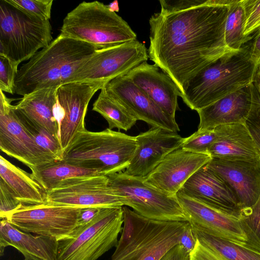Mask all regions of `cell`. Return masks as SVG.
Segmentation results:
<instances>
[{
  "instance_id": "1",
  "label": "cell",
  "mask_w": 260,
  "mask_h": 260,
  "mask_svg": "<svg viewBox=\"0 0 260 260\" xmlns=\"http://www.w3.org/2000/svg\"><path fill=\"white\" fill-rule=\"evenodd\" d=\"M235 0H160L149 20V59L183 94L189 81L226 54L224 26Z\"/></svg>"
},
{
  "instance_id": "2",
  "label": "cell",
  "mask_w": 260,
  "mask_h": 260,
  "mask_svg": "<svg viewBox=\"0 0 260 260\" xmlns=\"http://www.w3.org/2000/svg\"><path fill=\"white\" fill-rule=\"evenodd\" d=\"M96 49L89 43L59 34L20 68L15 93L23 96L69 83L80 65Z\"/></svg>"
},
{
  "instance_id": "3",
  "label": "cell",
  "mask_w": 260,
  "mask_h": 260,
  "mask_svg": "<svg viewBox=\"0 0 260 260\" xmlns=\"http://www.w3.org/2000/svg\"><path fill=\"white\" fill-rule=\"evenodd\" d=\"M258 63L252 55L251 46H243L199 72L187 83L180 97L191 110H200L251 84Z\"/></svg>"
},
{
  "instance_id": "4",
  "label": "cell",
  "mask_w": 260,
  "mask_h": 260,
  "mask_svg": "<svg viewBox=\"0 0 260 260\" xmlns=\"http://www.w3.org/2000/svg\"><path fill=\"white\" fill-rule=\"evenodd\" d=\"M136 147V136L109 128L100 132L85 129L73 139L62 160L109 176L125 170Z\"/></svg>"
},
{
  "instance_id": "5",
  "label": "cell",
  "mask_w": 260,
  "mask_h": 260,
  "mask_svg": "<svg viewBox=\"0 0 260 260\" xmlns=\"http://www.w3.org/2000/svg\"><path fill=\"white\" fill-rule=\"evenodd\" d=\"M60 35L89 43L98 49L137 40L128 23L107 5L83 2L63 20Z\"/></svg>"
},
{
  "instance_id": "6",
  "label": "cell",
  "mask_w": 260,
  "mask_h": 260,
  "mask_svg": "<svg viewBox=\"0 0 260 260\" xmlns=\"http://www.w3.org/2000/svg\"><path fill=\"white\" fill-rule=\"evenodd\" d=\"M49 20L0 1V55L19 65L53 41Z\"/></svg>"
},
{
  "instance_id": "7",
  "label": "cell",
  "mask_w": 260,
  "mask_h": 260,
  "mask_svg": "<svg viewBox=\"0 0 260 260\" xmlns=\"http://www.w3.org/2000/svg\"><path fill=\"white\" fill-rule=\"evenodd\" d=\"M122 207L101 208L86 224L58 240L57 260H97L118 243Z\"/></svg>"
},
{
  "instance_id": "8",
  "label": "cell",
  "mask_w": 260,
  "mask_h": 260,
  "mask_svg": "<svg viewBox=\"0 0 260 260\" xmlns=\"http://www.w3.org/2000/svg\"><path fill=\"white\" fill-rule=\"evenodd\" d=\"M108 185L123 206L148 219L162 221L188 222L176 196H170L151 185L144 177L123 172L109 176Z\"/></svg>"
},
{
  "instance_id": "9",
  "label": "cell",
  "mask_w": 260,
  "mask_h": 260,
  "mask_svg": "<svg viewBox=\"0 0 260 260\" xmlns=\"http://www.w3.org/2000/svg\"><path fill=\"white\" fill-rule=\"evenodd\" d=\"M148 58L145 45L137 40L98 49L80 65L70 82L98 83L104 87L114 79L126 75L147 61Z\"/></svg>"
},
{
  "instance_id": "10",
  "label": "cell",
  "mask_w": 260,
  "mask_h": 260,
  "mask_svg": "<svg viewBox=\"0 0 260 260\" xmlns=\"http://www.w3.org/2000/svg\"><path fill=\"white\" fill-rule=\"evenodd\" d=\"M81 208L45 203L22 204L5 219L23 232L58 240L68 236L76 229Z\"/></svg>"
},
{
  "instance_id": "11",
  "label": "cell",
  "mask_w": 260,
  "mask_h": 260,
  "mask_svg": "<svg viewBox=\"0 0 260 260\" xmlns=\"http://www.w3.org/2000/svg\"><path fill=\"white\" fill-rule=\"evenodd\" d=\"M45 204L73 207H123L121 199L108 185L107 176L75 177L45 191Z\"/></svg>"
},
{
  "instance_id": "12",
  "label": "cell",
  "mask_w": 260,
  "mask_h": 260,
  "mask_svg": "<svg viewBox=\"0 0 260 260\" xmlns=\"http://www.w3.org/2000/svg\"><path fill=\"white\" fill-rule=\"evenodd\" d=\"M13 100L0 90V149L30 169L55 161L36 143L22 123Z\"/></svg>"
},
{
  "instance_id": "13",
  "label": "cell",
  "mask_w": 260,
  "mask_h": 260,
  "mask_svg": "<svg viewBox=\"0 0 260 260\" xmlns=\"http://www.w3.org/2000/svg\"><path fill=\"white\" fill-rule=\"evenodd\" d=\"M103 87L102 84L88 82H72L57 87L54 113L63 152L76 135L86 129L85 118L89 103Z\"/></svg>"
},
{
  "instance_id": "14",
  "label": "cell",
  "mask_w": 260,
  "mask_h": 260,
  "mask_svg": "<svg viewBox=\"0 0 260 260\" xmlns=\"http://www.w3.org/2000/svg\"><path fill=\"white\" fill-rule=\"evenodd\" d=\"M176 197L193 229L251 248L239 217L190 197L180 190Z\"/></svg>"
},
{
  "instance_id": "15",
  "label": "cell",
  "mask_w": 260,
  "mask_h": 260,
  "mask_svg": "<svg viewBox=\"0 0 260 260\" xmlns=\"http://www.w3.org/2000/svg\"><path fill=\"white\" fill-rule=\"evenodd\" d=\"M187 221H162L150 219L135 240L111 260H159L179 243Z\"/></svg>"
},
{
  "instance_id": "16",
  "label": "cell",
  "mask_w": 260,
  "mask_h": 260,
  "mask_svg": "<svg viewBox=\"0 0 260 260\" xmlns=\"http://www.w3.org/2000/svg\"><path fill=\"white\" fill-rule=\"evenodd\" d=\"M206 167L221 179L236 196L241 209L260 197V157L232 159L212 158Z\"/></svg>"
},
{
  "instance_id": "17",
  "label": "cell",
  "mask_w": 260,
  "mask_h": 260,
  "mask_svg": "<svg viewBox=\"0 0 260 260\" xmlns=\"http://www.w3.org/2000/svg\"><path fill=\"white\" fill-rule=\"evenodd\" d=\"M107 93L124 106L137 118L152 127L174 133L180 131L175 118L165 113L126 75L118 77L103 87Z\"/></svg>"
},
{
  "instance_id": "18",
  "label": "cell",
  "mask_w": 260,
  "mask_h": 260,
  "mask_svg": "<svg viewBox=\"0 0 260 260\" xmlns=\"http://www.w3.org/2000/svg\"><path fill=\"white\" fill-rule=\"evenodd\" d=\"M211 158L209 154L195 153L180 147L166 156L144 178L165 193L176 196L187 180Z\"/></svg>"
},
{
  "instance_id": "19",
  "label": "cell",
  "mask_w": 260,
  "mask_h": 260,
  "mask_svg": "<svg viewBox=\"0 0 260 260\" xmlns=\"http://www.w3.org/2000/svg\"><path fill=\"white\" fill-rule=\"evenodd\" d=\"M136 138L135 152L123 172L142 177L150 174L170 153L181 147L184 139L177 133L153 127Z\"/></svg>"
},
{
  "instance_id": "20",
  "label": "cell",
  "mask_w": 260,
  "mask_h": 260,
  "mask_svg": "<svg viewBox=\"0 0 260 260\" xmlns=\"http://www.w3.org/2000/svg\"><path fill=\"white\" fill-rule=\"evenodd\" d=\"M180 190L240 218L242 209L236 196L226 184L206 165L194 173Z\"/></svg>"
},
{
  "instance_id": "21",
  "label": "cell",
  "mask_w": 260,
  "mask_h": 260,
  "mask_svg": "<svg viewBox=\"0 0 260 260\" xmlns=\"http://www.w3.org/2000/svg\"><path fill=\"white\" fill-rule=\"evenodd\" d=\"M155 64L144 61L131 70L126 75L167 114L175 118L178 98L181 93L167 74Z\"/></svg>"
},
{
  "instance_id": "22",
  "label": "cell",
  "mask_w": 260,
  "mask_h": 260,
  "mask_svg": "<svg viewBox=\"0 0 260 260\" xmlns=\"http://www.w3.org/2000/svg\"><path fill=\"white\" fill-rule=\"evenodd\" d=\"M252 101L251 83L197 111L198 130L211 129L222 125L244 124Z\"/></svg>"
},
{
  "instance_id": "23",
  "label": "cell",
  "mask_w": 260,
  "mask_h": 260,
  "mask_svg": "<svg viewBox=\"0 0 260 260\" xmlns=\"http://www.w3.org/2000/svg\"><path fill=\"white\" fill-rule=\"evenodd\" d=\"M0 253L11 246L28 260H57L58 240L41 235H33L14 226L6 219H1Z\"/></svg>"
},
{
  "instance_id": "24",
  "label": "cell",
  "mask_w": 260,
  "mask_h": 260,
  "mask_svg": "<svg viewBox=\"0 0 260 260\" xmlns=\"http://www.w3.org/2000/svg\"><path fill=\"white\" fill-rule=\"evenodd\" d=\"M212 158L253 159L260 152L244 124L224 125L221 136L209 149Z\"/></svg>"
},
{
  "instance_id": "25",
  "label": "cell",
  "mask_w": 260,
  "mask_h": 260,
  "mask_svg": "<svg viewBox=\"0 0 260 260\" xmlns=\"http://www.w3.org/2000/svg\"><path fill=\"white\" fill-rule=\"evenodd\" d=\"M58 87L40 89L23 96L15 106L28 118L58 138V125L54 113Z\"/></svg>"
},
{
  "instance_id": "26",
  "label": "cell",
  "mask_w": 260,
  "mask_h": 260,
  "mask_svg": "<svg viewBox=\"0 0 260 260\" xmlns=\"http://www.w3.org/2000/svg\"><path fill=\"white\" fill-rule=\"evenodd\" d=\"M0 178L21 204L45 203V191L31 174L12 164L2 156H0Z\"/></svg>"
},
{
  "instance_id": "27",
  "label": "cell",
  "mask_w": 260,
  "mask_h": 260,
  "mask_svg": "<svg viewBox=\"0 0 260 260\" xmlns=\"http://www.w3.org/2000/svg\"><path fill=\"white\" fill-rule=\"evenodd\" d=\"M30 170L33 178L45 191L69 178L99 175L95 170L77 167L62 160L48 162L33 168Z\"/></svg>"
},
{
  "instance_id": "28",
  "label": "cell",
  "mask_w": 260,
  "mask_h": 260,
  "mask_svg": "<svg viewBox=\"0 0 260 260\" xmlns=\"http://www.w3.org/2000/svg\"><path fill=\"white\" fill-rule=\"evenodd\" d=\"M92 110L107 121L109 128L127 131L137 122V118L121 104L112 98L103 87L92 106Z\"/></svg>"
},
{
  "instance_id": "29",
  "label": "cell",
  "mask_w": 260,
  "mask_h": 260,
  "mask_svg": "<svg viewBox=\"0 0 260 260\" xmlns=\"http://www.w3.org/2000/svg\"><path fill=\"white\" fill-rule=\"evenodd\" d=\"M193 230L197 239L222 260H260V252L253 249L194 229Z\"/></svg>"
},
{
  "instance_id": "30",
  "label": "cell",
  "mask_w": 260,
  "mask_h": 260,
  "mask_svg": "<svg viewBox=\"0 0 260 260\" xmlns=\"http://www.w3.org/2000/svg\"><path fill=\"white\" fill-rule=\"evenodd\" d=\"M245 15L242 0H235L229 7L224 26V40L232 51L239 50L244 44L251 39L244 35Z\"/></svg>"
},
{
  "instance_id": "31",
  "label": "cell",
  "mask_w": 260,
  "mask_h": 260,
  "mask_svg": "<svg viewBox=\"0 0 260 260\" xmlns=\"http://www.w3.org/2000/svg\"><path fill=\"white\" fill-rule=\"evenodd\" d=\"M16 109L22 123L37 145L55 161L62 160L63 150L59 139Z\"/></svg>"
},
{
  "instance_id": "32",
  "label": "cell",
  "mask_w": 260,
  "mask_h": 260,
  "mask_svg": "<svg viewBox=\"0 0 260 260\" xmlns=\"http://www.w3.org/2000/svg\"><path fill=\"white\" fill-rule=\"evenodd\" d=\"M122 208L123 226L121 237L113 254L120 253L135 240L144 226L147 219L127 206Z\"/></svg>"
},
{
  "instance_id": "33",
  "label": "cell",
  "mask_w": 260,
  "mask_h": 260,
  "mask_svg": "<svg viewBox=\"0 0 260 260\" xmlns=\"http://www.w3.org/2000/svg\"><path fill=\"white\" fill-rule=\"evenodd\" d=\"M223 127L222 125L211 129H198L184 138L181 148L195 153L208 154L209 149L221 136Z\"/></svg>"
},
{
  "instance_id": "34",
  "label": "cell",
  "mask_w": 260,
  "mask_h": 260,
  "mask_svg": "<svg viewBox=\"0 0 260 260\" xmlns=\"http://www.w3.org/2000/svg\"><path fill=\"white\" fill-rule=\"evenodd\" d=\"M239 218L251 248L260 252V197L252 206L241 210Z\"/></svg>"
},
{
  "instance_id": "35",
  "label": "cell",
  "mask_w": 260,
  "mask_h": 260,
  "mask_svg": "<svg viewBox=\"0 0 260 260\" xmlns=\"http://www.w3.org/2000/svg\"><path fill=\"white\" fill-rule=\"evenodd\" d=\"M252 101L244 125L260 152V80L255 75L251 83Z\"/></svg>"
},
{
  "instance_id": "36",
  "label": "cell",
  "mask_w": 260,
  "mask_h": 260,
  "mask_svg": "<svg viewBox=\"0 0 260 260\" xmlns=\"http://www.w3.org/2000/svg\"><path fill=\"white\" fill-rule=\"evenodd\" d=\"M10 4L31 15L46 20L51 18L53 0H6Z\"/></svg>"
},
{
  "instance_id": "37",
  "label": "cell",
  "mask_w": 260,
  "mask_h": 260,
  "mask_svg": "<svg viewBox=\"0 0 260 260\" xmlns=\"http://www.w3.org/2000/svg\"><path fill=\"white\" fill-rule=\"evenodd\" d=\"M18 65L0 55V90L13 94Z\"/></svg>"
},
{
  "instance_id": "38",
  "label": "cell",
  "mask_w": 260,
  "mask_h": 260,
  "mask_svg": "<svg viewBox=\"0 0 260 260\" xmlns=\"http://www.w3.org/2000/svg\"><path fill=\"white\" fill-rule=\"evenodd\" d=\"M245 10L244 35H251L260 29V0H242Z\"/></svg>"
},
{
  "instance_id": "39",
  "label": "cell",
  "mask_w": 260,
  "mask_h": 260,
  "mask_svg": "<svg viewBox=\"0 0 260 260\" xmlns=\"http://www.w3.org/2000/svg\"><path fill=\"white\" fill-rule=\"evenodd\" d=\"M21 204L10 188L0 179L1 219L5 218L9 213L17 209Z\"/></svg>"
},
{
  "instance_id": "40",
  "label": "cell",
  "mask_w": 260,
  "mask_h": 260,
  "mask_svg": "<svg viewBox=\"0 0 260 260\" xmlns=\"http://www.w3.org/2000/svg\"><path fill=\"white\" fill-rule=\"evenodd\" d=\"M190 260H222L216 253L202 244L198 239L190 253Z\"/></svg>"
},
{
  "instance_id": "41",
  "label": "cell",
  "mask_w": 260,
  "mask_h": 260,
  "mask_svg": "<svg viewBox=\"0 0 260 260\" xmlns=\"http://www.w3.org/2000/svg\"><path fill=\"white\" fill-rule=\"evenodd\" d=\"M197 239L191 224L187 222L186 225L180 237L179 243L189 253L194 249Z\"/></svg>"
},
{
  "instance_id": "42",
  "label": "cell",
  "mask_w": 260,
  "mask_h": 260,
  "mask_svg": "<svg viewBox=\"0 0 260 260\" xmlns=\"http://www.w3.org/2000/svg\"><path fill=\"white\" fill-rule=\"evenodd\" d=\"M159 260H190V253L178 243L168 250Z\"/></svg>"
},
{
  "instance_id": "43",
  "label": "cell",
  "mask_w": 260,
  "mask_h": 260,
  "mask_svg": "<svg viewBox=\"0 0 260 260\" xmlns=\"http://www.w3.org/2000/svg\"><path fill=\"white\" fill-rule=\"evenodd\" d=\"M101 208L103 207L81 208L78 215L77 227L84 225L89 222L97 214Z\"/></svg>"
},
{
  "instance_id": "44",
  "label": "cell",
  "mask_w": 260,
  "mask_h": 260,
  "mask_svg": "<svg viewBox=\"0 0 260 260\" xmlns=\"http://www.w3.org/2000/svg\"><path fill=\"white\" fill-rule=\"evenodd\" d=\"M255 33L254 38L251 46V52L252 55L260 61V29Z\"/></svg>"
},
{
  "instance_id": "45",
  "label": "cell",
  "mask_w": 260,
  "mask_h": 260,
  "mask_svg": "<svg viewBox=\"0 0 260 260\" xmlns=\"http://www.w3.org/2000/svg\"><path fill=\"white\" fill-rule=\"evenodd\" d=\"M107 6L109 8L113 11L116 12L119 11L118 3L117 1H114Z\"/></svg>"
},
{
  "instance_id": "46",
  "label": "cell",
  "mask_w": 260,
  "mask_h": 260,
  "mask_svg": "<svg viewBox=\"0 0 260 260\" xmlns=\"http://www.w3.org/2000/svg\"><path fill=\"white\" fill-rule=\"evenodd\" d=\"M255 76L260 80V62H259L257 68Z\"/></svg>"
},
{
  "instance_id": "47",
  "label": "cell",
  "mask_w": 260,
  "mask_h": 260,
  "mask_svg": "<svg viewBox=\"0 0 260 260\" xmlns=\"http://www.w3.org/2000/svg\"><path fill=\"white\" fill-rule=\"evenodd\" d=\"M24 260H28V259L25 258Z\"/></svg>"
},
{
  "instance_id": "48",
  "label": "cell",
  "mask_w": 260,
  "mask_h": 260,
  "mask_svg": "<svg viewBox=\"0 0 260 260\" xmlns=\"http://www.w3.org/2000/svg\"><path fill=\"white\" fill-rule=\"evenodd\" d=\"M260 62V61H259Z\"/></svg>"
}]
</instances>
